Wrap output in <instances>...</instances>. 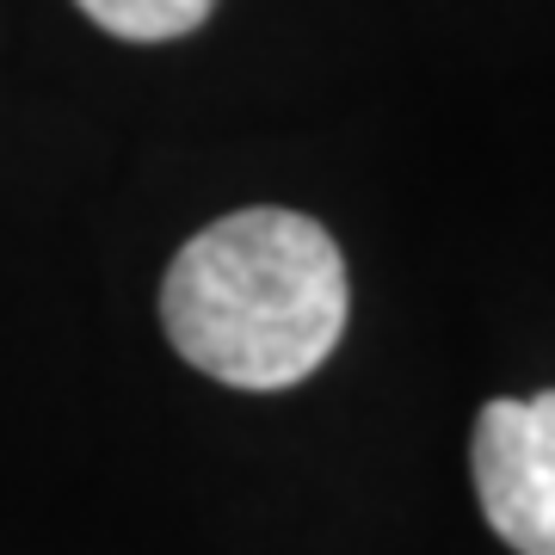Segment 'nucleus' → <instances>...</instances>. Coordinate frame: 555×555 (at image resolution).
I'll list each match as a JSON object with an SVG mask.
<instances>
[{
    "label": "nucleus",
    "instance_id": "f257e3e1",
    "mask_svg": "<svg viewBox=\"0 0 555 555\" xmlns=\"http://www.w3.org/2000/svg\"><path fill=\"white\" fill-rule=\"evenodd\" d=\"M346 259L297 210H235L179 247L160 321L185 364L229 389H291L346 334Z\"/></svg>",
    "mask_w": 555,
    "mask_h": 555
},
{
    "label": "nucleus",
    "instance_id": "f03ea898",
    "mask_svg": "<svg viewBox=\"0 0 555 555\" xmlns=\"http://www.w3.org/2000/svg\"><path fill=\"white\" fill-rule=\"evenodd\" d=\"M469 456L500 543L518 555H555V389L531 401H488Z\"/></svg>",
    "mask_w": 555,
    "mask_h": 555
},
{
    "label": "nucleus",
    "instance_id": "7ed1b4c3",
    "mask_svg": "<svg viewBox=\"0 0 555 555\" xmlns=\"http://www.w3.org/2000/svg\"><path fill=\"white\" fill-rule=\"evenodd\" d=\"M87 20L112 31V38H130V43H167V38H185L210 20L217 0H75Z\"/></svg>",
    "mask_w": 555,
    "mask_h": 555
}]
</instances>
